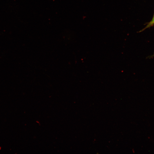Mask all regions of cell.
Returning a JSON list of instances; mask_svg holds the SVG:
<instances>
[{
	"label": "cell",
	"mask_w": 154,
	"mask_h": 154,
	"mask_svg": "<svg viewBox=\"0 0 154 154\" xmlns=\"http://www.w3.org/2000/svg\"><path fill=\"white\" fill-rule=\"evenodd\" d=\"M154 25V14L151 20L147 24L144 29L150 27Z\"/></svg>",
	"instance_id": "1"
}]
</instances>
